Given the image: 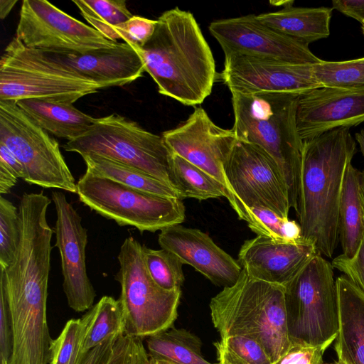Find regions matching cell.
I'll return each mask as SVG.
<instances>
[{"label":"cell","mask_w":364,"mask_h":364,"mask_svg":"<svg viewBox=\"0 0 364 364\" xmlns=\"http://www.w3.org/2000/svg\"><path fill=\"white\" fill-rule=\"evenodd\" d=\"M134 49L160 94L196 106L211 93L215 60L192 13L178 7L164 11L152 37Z\"/></svg>","instance_id":"obj_1"},{"label":"cell","mask_w":364,"mask_h":364,"mask_svg":"<svg viewBox=\"0 0 364 364\" xmlns=\"http://www.w3.org/2000/svg\"><path fill=\"white\" fill-rule=\"evenodd\" d=\"M356 151L350 128L304 141L296 213L301 237L331 258L338 246V208L346 171Z\"/></svg>","instance_id":"obj_2"},{"label":"cell","mask_w":364,"mask_h":364,"mask_svg":"<svg viewBox=\"0 0 364 364\" xmlns=\"http://www.w3.org/2000/svg\"><path fill=\"white\" fill-rule=\"evenodd\" d=\"M230 92L234 114L232 129L236 139L259 146L272 158L286 183L290 208L296 211L304 145L296 121L300 95Z\"/></svg>","instance_id":"obj_3"},{"label":"cell","mask_w":364,"mask_h":364,"mask_svg":"<svg viewBox=\"0 0 364 364\" xmlns=\"http://www.w3.org/2000/svg\"><path fill=\"white\" fill-rule=\"evenodd\" d=\"M284 291V287L254 279L242 269L236 283L223 288L210 303L212 321L221 338H252L274 363L291 346Z\"/></svg>","instance_id":"obj_4"},{"label":"cell","mask_w":364,"mask_h":364,"mask_svg":"<svg viewBox=\"0 0 364 364\" xmlns=\"http://www.w3.org/2000/svg\"><path fill=\"white\" fill-rule=\"evenodd\" d=\"M109 85L91 80L38 50L26 47L16 37L0 59V100L38 99L73 104Z\"/></svg>","instance_id":"obj_5"},{"label":"cell","mask_w":364,"mask_h":364,"mask_svg":"<svg viewBox=\"0 0 364 364\" xmlns=\"http://www.w3.org/2000/svg\"><path fill=\"white\" fill-rule=\"evenodd\" d=\"M331 263L316 254L284 287L287 323L291 343L326 348L338 333L336 282Z\"/></svg>","instance_id":"obj_6"},{"label":"cell","mask_w":364,"mask_h":364,"mask_svg":"<svg viewBox=\"0 0 364 364\" xmlns=\"http://www.w3.org/2000/svg\"><path fill=\"white\" fill-rule=\"evenodd\" d=\"M142 245L131 236L124 240L115 279L121 286L119 300L125 334L143 340L173 326L181 291L165 290L153 281L145 265Z\"/></svg>","instance_id":"obj_7"},{"label":"cell","mask_w":364,"mask_h":364,"mask_svg":"<svg viewBox=\"0 0 364 364\" xmlns=\"http://www.w3.org/2000/svg\"><path fill=\"white\" fill-rule=\"evenodd\" d=\"M63 147L82 157L97 155L132 166L173 187L172 153L163 137L123 116L112 114L97 118L84 134Z\"/></svg>","instance_id":"obj_8"},{"label":"cell","mask_w":364,"mask_h":364,"mask_svg":"<svg viewBox=\"0 0 364 364\" xmlns=\"http://www.w3.org/2000/svg\"><path fill=\"white\" fill-rule=\"evenodd\" d=\"M77 194L97 214L141 232L161 230L186 218L183 200L150 194L87 171L77 182Z\"/></svg>","instance_id":"obj_9"},{"label":"cell","mask_w":364,"mask_h":364,"mask_svg":"<svg viewBox=\"0 0 364 364\" xmlns=\"http://www.w3.org/2000/svg\"><path fill=\"white\" fill-rule=\"evenodd\" d=\"M0 142L22 164L26 182L77 193V183L58 142L33 122L16 102L0 100Z\"/></svg>","instance_id":"obj_10"},{"label":"cell","mask_w":364,"mask_h":364,"mask_svg":"<svg viewBox=\"0 0 364 364\" xmlns=\"http://www.w3.org/2000/svg\"><path fill=\"white\" fill-rule=\"evenodd\" d=\"M224 172L238 217L247 207L267 208L289 218L286 183L277 164L263 149L237 139L224 164Z\"/></svg>","instance_id":"obj_11"},{"label":"cell","mask_w":364,"mask_h":364,"mask_svg":"<svg viewBox=\"0 0 364 364\" xmlns=\"http://www.w3.org/2000/svg\"><path fill=\"white\" fill-rule=\"evenodd\" d=\"M15 37L31 49L70 53L110 49L119 44L45 0L23 1Z\"/></svg>","instance_id":"obj_12"},{"label":"cell","mask_w":364,"mask_h":364,"mask_svg":"<svg viewBox=\"0 0 364 364\" xmlns=\"http://www.w3.org/2000/svg\"><path fill=\"white\" fill-rule=\"evenodd\" d=\"M172 154L198 167L227 190L231 207L236 203L224 172V164L237 139L232 129L216 125L202 107H195L188 119L161 136Z\"/></svg>","instance_id":"obj_13"},{"label":"cell","mask_w":364,"mask_h":364,"mask_svg":"<svg viewBox=\"0 0 364 364\" xmlns=\"http://www.w3.org/2000/svg\"><path fill=\"white\" fill-rule=\"evenodd\" d=\"M208 28L225 55L236 53L295 64L321 60L308 46L262 23L255 14L216 20Z\"/></svg>","instance_id":"obj_14"},{"label":"cell","mask_w":364,"mask_h":364,"mask_svg":"<svg viewBox=\"0 0 364 364\" xmlns=\"http://www.w3.org/2000/svg\"><path fill=\"white\" fill-rule=\"evenodd\" d=\"M220 77L230 92L301 95L323 86L311 64L289 63L241 54L225 55Z\"/></svg>","instance_id":"obj_15"},{"label":"cell","mask_w":364,"mask_h":364,"mask_svg":"<svg viewBox=\"0 0 364 364\" xmlns=\"http://www.w3.org/2000/svg\"><path fill=\"white\" fill-rule=\"evenodd\" d=\"M51 196L56 211L53 231L60 256L63 289L68 306L76 312L85 311L93 306L96 296L86 267L87 230L63 193L53 191Z\"/></svg>","instance_id":"obj_16"},{"label":"cell","mask_w":364,"mask_h":364,"mask_svg":"<svg viewBox=\"0 0 364 364\" xmlns=\"http://www.w3.org/2000/svg\"><path fill=\"white\" fill-rule=\"evenodd\" d=\"M296 121L303 141L364 122V88L322 87L299 97Z\"/></svg>","instance_id":"obj_17"},{"label":"cell","mask_w":364,"mask_h":364,"mask_svg":"<svg viewBox=\"0 0 364 364\" xmlns=\"http://www.w3.org/2000/svg\"><path fill=\"white\" fill-rule=\"evenodd\" d=\"M158 242L216 286H232L242 270L238 262L198 229L180 224L167 227L161 230Z\"/></svg>","instance_id":"obj_18"},{"label":"cell","mask_w":364,"mask_h":364,"mask_svg":"<svg viewBox=\"0 0 364 364\" xmlns=\"http://www.w3.org/2000/svg\"><path fill=\"white\" fill-rule=\"evenodd\" d=\"M318 253L315 245L302 237L280 242L257 235L244 242L238 262L250 277L285 287Z\"/></svg>","instance_id":"obj_19"},{"label":"cell","mask_w":364,"mask_h":364,"mask_svg":"<svg viewBox=\"0 0 364 364\" xmlns=\"http://www.w3.org/2000/svg\"><path fill=\"white\" fill-rule=\"evenodd\" d=\"M41 51L84 76L111 87L130 84L142 77L145 72L139 54L125 42L119 43L113 48L85 53Z\"/></svg>","instance_id":"obj_20"},{"label":"cell","mask_w":364,"mask_h":364,"mask_svg":"<svg viewBox=\"0 0 364 364\" xmlns=\"http://www.w3.org/2000/svg\"><path fill=\"white\" fill-rule=\"evenodd\" d=\"M338 333L335 350L340 364H364V293L346 276L336 280Z\"/></svg>","instance_id":"obj_21"},{"label":"cell","mask_w":364,"mask_h":364,"mask_svg":"<svg viewBox=\"0 0 364 364\" xmlns=\"http://www.w3.org/2000/svg\"><path fill=\"white\" fill-rule=\"evenodd\" d=\"M333 8H303L292 6L256 15L262 23L308 46L330 35Z\"/></svg>","instance_id":"obj_22"},{"label":"cell","mask_w":364,"mask_h":364,"mask_svg":"<svg viewBox=\"0 0 364 364\" xmlns=\"http://www.w3.org/2000/svg\"><path fill=\"white\" fill-rule=\"evenodd\" d=\"M16 104L41 128L68 141L84 134L97 119L81 112L70 103L23 99Z\"/></svg>","instance_id":"obj_23"},{"label":"cell","mask_w":364,"mask_h":364,"mask_svg":"<svg viewBox=\"0 0 364 364\" xmlns=\"http://www.w3.org/2000/svg\"><path fill=\"white\" fill-rule=\"evenodd\" d=\"M360 171L352 164L346 171L341 194L338 232L343 255L353 257L364 237V215L361 200Z\"/></svg>","instance_id":"obj_24"},{"label":"cell","mask_w":364,"mask_h":364,"mask_svg":"<svg viewBox=\"0 0 364 364\" xmlns=\"http://www.w3.org/2000/svg\"><path fill=\"white\" fill-rule=\"evenodd\" d=\"M82 159L87 166L86 171L92 174L150 194L179 198L177 191L171 185L139 169L97 155H86Z\"/></svg>","instance_id":"obj_25"},{"label":"cell","mask_w":364,"mask_h":364,"mask_svg":"<svg viewBox=\"0 0 364 364\" xmlns=\"http://www.w3.org/2000/svg\"><path fill=\"white\" fill-rule=\"evenodd\" d=\"M146 344L149 358L166 359L178 364H219L203 358L201 341L186 329L171 327L146 338Z\"/></svg>","instance_id":"obj_26"},{"label":"cell","mask_w":364,"mask_h":364,"mask_svg":"<svg viewBox=\"0 0 364 364\" xmlns=\"http://www.w3.org/2000/svg\"><path fill=\"white\" fill-rule=\"evenodd\" d=\"M85 332L81 356L113 336L125 333L122 307L119 299L102 297L82 316Z\"/></svg>","instance_id":"obj_27"},{"label":"cell","mask_w":364,"mask_h":364,"mask_svg":"<svg viewBox=\"0 0 364 364\" xmlns=\"http://www.w3.org/2000/svg\"><path fill=\"white\" fill-rule=\"evenodd\" d=\"M171 180L179 198L199 200L225 197L230 200L225 188L209 174L178 155L172 154Z\"/></svg>","instance_id":"obj_28"},{"label":"cell","mask_w":364,"mask_h":364,"mask_svg":"<svg viewBox=\"0 0 364 364\" xmlns=\"http://www.w3.org/2000/svg\"><path fill=\"white\" fill-rule=\"evenodd\" d=\"M239 218L257 235L280 242H294L301 238V227L294 220L260 208H243Z\"/></svg>","instance_id":"obj_29"},{"label":"cell","mask_w":364,"mask_h":364,"mask_svg":"<svg viewBox=\"0 0 364 364\" xmlns=\"http://www.w3.org/2000/svg\"><path fill=\"white\" fill-rule=\"evenodd\" d=\"M142 250L147 272L153 281L165 290L181 289L185 279L184 264L181 259L163 248L152 250L143 245Z\"/></svg>","instance_id":"obj_30"},{"label":"cell","mask_w":364,"mask_h":364,"mask_svg":"<svg viewBox=\"0 0 364 364\" xmlns=\"http://www.w3.org/2000/svg\"><path fill=\"white\" fill-rule=\"evenodd\" d=\"M314 73L323 87L364 88V57L313 65Z\"/></svg>","instance_id":"obj_31"},{"label":"cell","mask_w":364,"mask_h":364,"mask_svg":"<svg viewBox=\"0 0 364 364\" xmlns=\"http://www.w3.org/2000/svg\"><path fill=\"white\" fill-rule=\"evenodd\" d=\"M214 345L219 364H273L262 346L249 337L231 336Z\"/></svg>","instance_id":"obj_32"},{"label":"cell","mask_w":364,"mask_h":364,"mask_svg":"<svg viewBox=\"0 0 364 364\" xmlns=\"http://www.w3.org/2000/svg\"><path fill=\"white\" fill-rule=\"evenodd\" d=\"M85 332L82 318L67 321L58 338L50 346V364H77L81 358Z\"/></svg>","instance_id":"obj_33"},{"label":"cell","mask_w":364,"mask_h":364,"mask_svg":"<svg viewBox=\"0 0 364 364\" xmlns=\"http://www.w3.org/2000/svg\"><path fill=\"white\" fill-rule=\"evenodd\" d=\"M81 15L92 26H116L133 16L124 0H73Z\"/></svg>","instance_id":"obj_34"},{"label":"cell","mask_w":364,"mask_h":364,"mask_svg":"<svg viewBox=\"0 0 364 364\" xmlns=\"http://www.w3.org/2000/svg\"><path fill=\"white\" fill-rule=\"evenodd\" d=\"M21 237L18 208L0 197V267H7L14 260Z\"/></svg>","instance_id":"obj_35"},{"label":"cell","mask_w":364,"mask_h":364,"mask_svg":"<svg viewBox=\"0 0 364 364\" xmlns=\"http://www.w3.org/2000/svg\"><path fill=\"white\" fill-rule=\"evenodd\" d=\"M156 26L157 20L133 16L127 21L116 26H100L97 31L112 41L117 42L118 39H122L134 48H138L149 41Z\"/></svg>","instance_id":"obj_36"},{"label":"cell","mask_w":364,"mask_h":364,"mask_svg":"<svg viewBox=\"0 0 364 364\" xmlns=\"http://www.w3.org/2000/svg\"><path fill=\"white\" fill-rule=\"evenodd\" d=\"M149 360L142 339L124 333L116 341L105 364H148Z\"/></svg>","instance_id":"obj_37"},{"label":"cell","mask_w":364,"mask_h":364,"mask_svg":"<svg viewBox=\"0 0 364 364\" xmlns=\"http://www.w3.org/2000/svg\"><path fill=\"white\" fill-rule=\"evenodd\" d=\"M331 264L364 293V237L353 257L348 258L341 254L333 259Z\"/></svg>","instance_id":"obj_38"},{"label":"cell","mask_w":364,"mask_h":364,"mask_svg":"<svg viewBox=\"0 0 364 364\" xmlns=\"http://www.w3.org/2000/svg\"><path fill=\"white\" fill-rule=\"evenodd\" d=\"M324 349L299 343H291L289 349L273 364H322Z\"/></svg>","instance_id":"obj_39"},{"label":"cell","mask_w":364,"mask_h":364,"mask_svg":"<svg viewBox=\"0 0 364 364\" xmlns=\"http://www.w3.org/2000/svg\"><path fill=\"white\" fill-rule=\"evenodd\" d=\"M13 349V331L7 301L0 288V358L8 363Z\"/></svg>","instance_id":"obj_40"},{"label":"cell","mask_w":364,"mask_h":364,"mask_svg":"<svg viewBox=\"0 0 364 364\" xmlns=\"http://www.w3.org/2000/svg\"><path fill=\"white\" fill-rule=\"evenodd\" d=\"M119 336H113L106 339L82 355L77 364H105L112 353L116 341Z\"/></svg>","instance_id":"obj_41"},{"label":"cell","mask_w":364,"mask_h":364,"mask_svg":"<svg viewBox=\"0 0 364 364\" xmlns=\"http://www.w3.org/2000/svg\"><path fill=\"white\" fill-rule=\"evenodd\" d=\"M333 9L364 24V0H333Z\"/></svg>","instance_id":"obj_42"},{"label":"cell","mask_w":364,"mask_h":364,"mask_svg":"<svg viewBox=\"0 0 364 364\" xmlns=\"http://www.w3.org/2000/svg\"><path fill=\"white\" fill-rule=\"evenodd\" d=\"M0 161L9 167L18 178L26 180V171L17 157L2 142H0Z\"/></svg>","instance_id":"obj_43"},{"label":"cell","mask_w":364,"mask_h":364,"mask_svg":"<svg viewBox=\"0 0 364 364\" xmlns=\"http://www.w3.org/2000/svg\"><path fill=\"white\" fill-rule=\"evenodd\" d=\"M18 177L5 164L0 161V193H9L16 185Z\"/></svg>","instance_id":"obj_44"},{"label":"cell","mask_w":364,"mask_h":364,"mask_svg":"<svg viewBox=\"0 0 364 364\" xmlns=\"http://www.w3.org/2000/svg\"><path fill=\"white\" fill-rule=\"evenodd\" d=\"M17 3L16 0H0V17L4 19Z\"/></svg>","instance_id":"obj_45"},{"label":"cell","mask_w":364,"mask_h":364,"mask_svg":"<svg viewBox=\"0 0 364 364\" xmlns=\"http://www.w3.org/2000/svg\"><path fill=\"white\" fill-rule=\"evenodd\" d=\"M355 139L360 146V151L364 156V127L355 134Z\"/></svg>","instance_id":"obj_46"},{"label":"cell","mask_w":364,"mask_h":364,"mask_svg":"<svg viewBox=\"0 0 364 364\" xmlns=\"http://www.w3.org/2000/svg\"><path fill=\"white\" fill-rule=\"evenodd\" d=\"M148 364H178L173 361L163 359V358H149V363Z\"/></svg>","instance_id":"obj_47"},{"label":"cell","mask_w":364,"mask_h":364,"mask_svg":"<svg viewBox=\"0 0 364 364\" xmlns=\"http://www.w3.org/2000/svg\"><path fill=\"white\" fill-rule=\"evenodd\" d=\"M360 183L361 200H362L363 210V215H364V171H360Z\"/></svg>","instance_id":"obj_48"},{"label":"cell","mask_w":364,"mask_h":364,"mask_svg":"<svg viewBox=\"0 0 364 364\" xmlns=\"http://www.w3.org/2000/svg\"><path fill=\"white\" fill-rule=\"evenodd\" d=\"M1 364H8V362L6 361L5 360H1Z\"/></svg>","instance_id":"obj_49"},{"label":"cell","mask_w":364,"mask_h":364,"mask_svg":"<svg viewBox=\"0 0 364 364\" xmlns=\"http://www.w3.org/2000/svg\"><path fill=\"white\" fill-rule=\"evenodd\" d=\"M322 364H340L338 362L334 363H322Z\"/></svg>","instance_id":"obj_50"},{"label":"cell","mask_w":364,"mask_h":364,"mask_svg":"<svg viewBox=\"0 0 364 364\" xmlns=\"http://www.w3.org/2000/svg\"><path fill=\"white\" fill-rule=\"evenodd\" d=\"M362 31H363V34H364V24H363V25H362Z\"/></svg>","instance_id":"obj_51"},{"label":"cell","mask_w":364,"mask_h":364,"mask_svg":"<svg viewBox=\"0 0 364 364\" xmlns=\"http://www.w3.org/2000/svg\"></svg>","instance_id":"obj_52"}]
</instances>
